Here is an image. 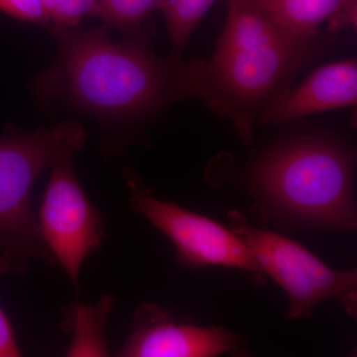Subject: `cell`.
I'll return each instance as SVG.
<instances>
[{
  "instance_id": "5",
  "label": "cell",
  "mask_w": 357,
  "mask_h": 357,
  "mask_svg": "<svg viewBox=\"0 0 357 357\" xmlns=\"http://www.w3.org/2000/svg\"><path fill=\"white\" fill-rule=\"evenodd\" d=\"M229 218L232 231L248 245L261 271L287 294L288 319L309 318L314 307L326 300L338 301L356 318V270L333 269L292 239L249 225L236 211Z\"/></svg>"
},
{
  "instance_id": "4",
  "label": "cell",
  "mask_w": 357,
  "mask_h": 357,
  "mask_svg": "<svg viewBox=\"0 0 357 357\" xmlns=\"http://www.w3.org/2000/svg\"><path fill=\"white\" fill-rule=\"evenodd\" d=\"M86 141L76 121L27 133L10 129L0 137V275L23 273L33 258L57 263L33 213L32 189L44 169L81 151Z\"/></svg>"
},
{
  "instance_id": "17",
  "label": "cell",
  "mask_w": 357,
  "mask_h": 357,
  "mask_svg": "<svg viewBox=\"0 0 357 357\" xmlns=\"http://www.w3.org/2000/svg\"><path fill=\"white\" fill-rule=\"evenodd\" d=\"M356 0H342L337 11L328 20V31L335 33L345 26H356Z\"/></svg>"
},
{
  "instance_id": "2",
  "label": "cell",
  "mask_w": 357,
  "mask_h": 357,
  "mask_svg": "<svg viewBox=\"0 0 357 357\" xmlns=\"http://www.w3.org/2000/svg\"><path fill=\"white\" fill-rule=\"evenodd\" d=\"M335 32L303 38L277 25L255 0H227V17L210 62L198 60L195 98L231 122L244 144L268 105L335 39Z\"/></svg>"
},
{
  "instance_id": "9",
  "label": "cell",
  "mask_w": 357,
  "mask_h": 357,
  "mask_svg": "<svg viewBox=\"0 0 357 357\" xmlns=\"http://www.w3.org/2000/svg\"><path fill=\"white\" fill-rule=\"evenodd\" d=\"M356 59L324 66L297 89H288L263 110L256 122L262 126L285 123L307 115L356 107Z\"/></svg>"
},
{
  "instance_id": "15",
  "label": "cell",
  "mask_w": 357,
  "mask_h": 357,
  "mask_svg": "<svg viewBox=\"0 0 357 357\" xmlns=\"http://www.w3.org/2000/svg\"><path fill=\"white\" fill-rule=\"evenodd\" d=\"M0 11L24 22L49 23L42 0H0Z\"/></svg>"
},
{
  "instance_id": "11",
  "label": "cell",
  "mask_w": 357,
  "mask_h": 357,
  "mask_svg": "<svg viewBox=\"0 0 357 357\" xmlns=\"http://www.w3.org/2000/svg\"><path fill=\"white\" fill-rule=\"evenodd\" d=\"M162 4L163 0H98L96 17L109 28H117L124 38L149 40L150 20Z\"/></svg>"
},
{
  "instance_id": "1",
  "label": "cell",
  "mask_w": 357,
  "mask_h": 357,
  "mask_svg": "<svg viewBox=\"0 0 357 357\" xmlns=\"http://www.w3.org/2000/svg\"><path fill=\"white\" fill-rule=\"evenodd\" d=\"M109 27L55 29V62L39 75L32 91L41 102L60 103L107 126H130L174 103L195 98L198 60L180 54L160 57L149 40L110 39Z\"/></svg>"
},
{
  "instance_id": "10",
  "label": "cell",
  "mask_w": 357,
  "mask_h": 357,
  "mask_svg": "<svg viewBox=\"0 0 357 357\" xmlns=\"http://www.w3.org/2000/svg\"><path fill=\"white\" fill-rule=\"evenodd\" d=\"M270 18L297 37H312L337 11L342 0H255Z\"/></svg>"
},
{
  "instance_id": "6",
  "label": "cell",
  "mask_w": 357,
  "mask_h": 357,
  "mask_svg": "<svg viewBox=\"0 0 357 357\" xmlns=\"http://www.w3.org/2000/svg\"><path fill=\"white\" fill-rule=\"evenodd\" d=\"M128 201L176 246L177 260L190 268L220 266L251 272L258 282L261 269L245 243L231 229L215 220L152 196L132 171L124 170Z\"/></svg>"
},
{
  "instance_id": "12",
  "label": "cell",
  "mask_w": 357,
  "mask_h": 357,
  "mask_svg": "<svg viewBox=\"0 0 357 357\" xmlns=\"http://www.w3.org/2000/svg\"><path fill=\"white\" fill-rule=\"evenodd\" d=\"M98 306V305H96ZM114 307L112 298H105L98 307H72L77 324L75 340H73L68 356H109L103 337V328L109 312Z\"/></svg>"
},
{
  "instance_id": "14",
  "label": "cell",
  "mask_w": 357,
  "mask_h": 357,
  "mask_svg": "<svg viewBox=\"0 0 357 357\" xmlns=\"http://www.w3.org/2000/svg\"><path fill=\"white\" fill-rule=\"evenodd\" d=\"M42 3L55 29L79 27L84 17L98 13V0H42Z\"/></svg>"
},
{
  "instance_id": "16",
  "label": "cell",
  "mask_w": 357,
  "mask_h": 357,
  "mask_svg": "<svg viewBox=\"0 0 357 357\" xmlns=\"http://www.w3.org/2000/svg\"><path fill=\"white\" fill-rule=\"evenodd\" d=\"M21 356L13 324L0 307V357Z\"/></svg>"
},
{
  "instance_id": "3",
  "label": "cell",
  "mask_w": 357,
  "mask_h": 357,
  "mask_svg": "<svg viewBox=\"0 0 357 357\" xmlns=\"http://www.w3.org/2000/svg\"><path fill=\"white\" fill-rule=\"evenodd\" d=\"M356 153L319 131L291 134L244 167L241 180L263 215L283 225L356 229Z\"/></svg>"
},
{
  "instance_id": "7",
  "label": "cell",
  "mask_w": 357,
  "mask_h": 357,
  "mask_svg": "<svg viewBox=\"0 0 357 357\" xmlns=\"http://www.w3.org/2000/svg\"><path fill=\"white\" fill-rule=\"evenodd\" d=\"M75 154H62L52 164L38 225L45 243L79 293L82 267L102 248L105 225L102 211L89 201L79 184Z\"/></svg>"
},
{
  "instance_id": "13",
  "label": "cell",
  "mask_w": 357,
  "mask_h": 357,
  "mask_svg": "<svg viewBox=\"0 0 357 357\" xmlns=\"http://www.w3.org/2000/svg\"><path fill=\"white\" fill-rule=\"evenodd\" d=\"M215 0H163L161 10L176 53L185 48L195 28Z\"/></svg>"
},
{
  "instance_id": "8",
  "label": "cell",
  "mask_w": 357,
  "mask_h": 357,
  "mask_svg": "<svg viewBox=\"0 0 357 357\" xmlns=\"http://www.w3.org/2000/svg\"><path fill=\"white\" fill-rule=\"evenodd\" d=\"M239 340L222 328H203L174 319L158 305H140L121 357H213L234 352Z\"/></svg>"
}]
</instances>
